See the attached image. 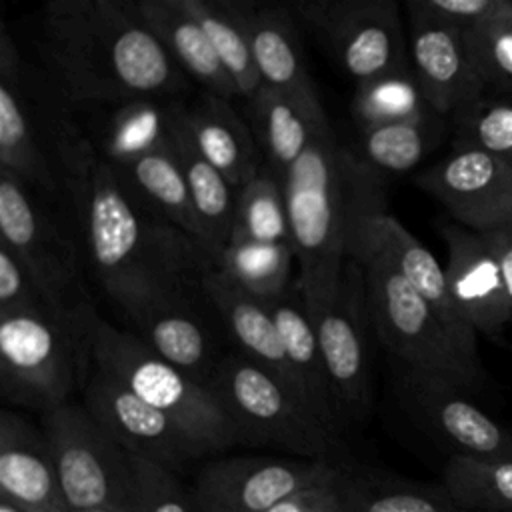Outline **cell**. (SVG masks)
I'll list each match as a JSON object with an SVG mask.
<instances>
[{
	"label": "cell",
	"instance_id": "6da1fadb",
	"mask_svg": "<svg viewBox=\"0 0 512 512\" xmlns=\"http://www.w3.org/2000/svg\"><path fill=\"white\" fill-rule=\"evenodd\" d=\"M54 154L84 260L128 322L156 304L204 294L208 254L122 186L66 106L54 126Z\"/></svg>",
	"mask_w": 512,
	"mask_h": 512
},
{
	"label": "cell",
	"instance_id": "7a4b0ae2",
	"mask_svg": "<svg viewBox=\"0 0 512 512\" xmlns=\"http://www.w3.org/2000/svg\"><path fill=\"white\" fill-rule=\"evenodd\" d=\"M36 68L68 110L138 98L186 96L136 0H56L34 14Z\"/></svg>",
	"mask_w": 512,
	"mask_h": 512
},
{
	"label": "cell",
	"instance_id": "3957f363",
	"mask_svg": "<svg viewBox=\"0 0 512 512\" xmlns=\"http://www.w3.org/2000/svg\"><path fill=\"white\" fill-rule=\"evenodd\" d=\"M282 186L296 278L316 316L336 290L360 220L386 210L384 180L338 138L326 118Z\"/></svg>",
	"mask_w": 512,
	"mask_h": 512
},
{
	"label": "cell",
	"instance_id": "277c9868",
	"mask_svg": "<svg viewBox=\"0 0 512 512\" xmlns=\"http://www.w3.org/2000/svg\"><path fill=\"white\" fill-rule=\"evenodd\" d=\"M368 216L360 220L348 256L362 268L370 326L394 366L466 394L480 390L486 382L484 370L462 358L426 300L388 260L368 228Z\"/></svg>",
	"mask_w": 512,
	"mask_h": 512
},
{
	"label": "cell",
	"instance_id": "5b68a950",
	"mask_svg": "<svg viewBox=\"0 0 512 512\" xmlns=\"http://www.w3.org/2000/svg\"><path fill=\"white\" fill-rule=\"evenodd\" d=\"M100 322L54 312H0V390L8 404L52 412L84 392Z\"/></svg>",
	"mask_w": 512,
	"mask_h": 512
},
{
	"label": "cell",
	"instance_id": "8992f818",
	"mask_svg": "<svg viewBox=\"0 0 512 512\" xmlns=\"http://www.w3.org/2000/svg\"><path fill=\"white\" fill-rule=\"evenodd\" d=\"M62 208L68 210L0 170V244L18 258L60 316L92 320L98 312L84 282L82 246Z\"/></svg>",
	"mask_w": 512,
	"mask_h": 512
},
{
	"label": "cell",
	"instance_id": "52a82bcc",
	"mask_svg": "<svg viewBox=\"0 0 512 512\" xmlns=\"http://www.w3.org/2000/svg\"><path fill=\"white\" fill-rule=\"evenodd\" d=\"M206 388L226 412L240 444L274 446L298 458L338 462L342 436L312 414L276 376L228 350Z\"/></svg>",
	"mask_w": 512,
	"mask_h": 512
},
{
	"label": "cell",
	"instance_id": "ba28073f",
	"mask_svg": "<svg viewBox=\"0 0 512 512\" xmlns=\"http://www.w3.org/2000/svg\"><path fill=\"white\" fill-rule=\"evenodd\" d=\"M92 352L94 368L164 412L208 454L240 444L234 424L212 392L160 358L132 330H120L100 318Z\"/></svg>",
	"mask_w": 512,
	"mask_h": 512
},
{
	"label": "cell",
	"instance_id": "9c48e42d",
	"mask_svg": "<svg viewBox=\"0 0 512 512\" xmlns=\"http://www.w3.org/2000/svg\"><path fill=\"white\" fill-rule=\"evenodd\" d=\"M62 102L24 60L8 26H0V170L22 178L66 206L54 154V126Z\"/></svg>",
	"mask_w": 512,
	"mask_h": 512
},
{
	"label": "cell",
	"instance_id": "30bf717a",
	"mask_svg": "<svg viewBox=\"0 0 512 512\" xmlns=\"http://www.w3.org/2000/svg\"><path fill=\"white\" fill-rule=\"evenodd\" d=\"M68 512H138L132 456L92 418L84 404L68 402L42 414Z\"/></svg>",
	"mask_w": 512,
	"mask_h": 512
},
{
	"label": "cell",
	"instance_id": "8fae6325",
	"mask_svg": "<svg viewBox=\"0 0 512 512\" xmlns=\"http://www.w3.org/2000/svg\"><path fill=\"white\" fill-rule=\"evenodd\" d=\"M290 10L314 30L356 84L410 66L394 0H320L290 4Z\"/></svg>",
	"mask_w": 512,
	"mask_h": 512
},
{
	"label": "cell",
	"instance_id": "7c38bea8",
	"mask_svg": "<svg viewBox=\"0 0 512 512\" xmlns=\"http://www.w3.org/2000/svg\"><path fill=\"white\" fill-rule=\"evenodd\" d=\"M312 320L340 422H362L372 404L366 342L370 314L364 274L354 258H346L332 298Z\"/></svg>",
	"mask_w": 512,
	"mask_h": 512
},
{
	"label": "cell",
	"instance_id": "4fadbf2b",
	"mask_svg": "<svg viewBox=\"0 0 512 512\" xmlns=\"http://www.w3.org/2000/svg\"><path fill=\"white\" fill-rule=\"evenodd\" d=\"M340 462L280 456H228L204 464L192 498L200 512H266L292 492L336 474Z\"/></svg>",
	"mask_w": 512,
	"mask_h": 512
},
{
	"label": "cell",
	"instance_id": "5bb4252c",
	"mask_svg": "<svg viewBox=\"0 0 512 512\" xmlns=\"http://www.w3.org/2000/svg\"><path fill=\"white\" fill-rule=\"evenodd\" d=\"M92 418L132 456L180 472L208 452L164 412L144 402L114 376L94 368L82 392Z\"/></svg>",
	"mask_w": 512,
	"mask_h": 512
},
{
	"label": "cell",
	"instance_id": "9a60e30c",
	"mask_svg": "<svg viewBox=\"0 0 512 512\" xmlns=\"http://www.w3.org/2000/svg\"><path fill=\"white\" fill-rule=\"evenodd\" d=\"M414 184L472 232L492 234L512 224V168L486 152L452 148L418 172Z\"/></svg>",
	"mask_w": 512,
	"mask_h": 512
},
{
	"label": "cell",
	"instance_id": "2e32d148",
	"mask_svg": "<svg viewBox=\"0 0 512 512\" xmlns=\"http://www.w3.org/2000/svg\"><path fill=\"white\" fill-rule=\"evenodd\" d=\"M394 386L408 414L452 456L512 458V430L478 408L466 392L394 366Z\"/></svg>",
	"mask_w": 512,
	"mask_h": 512
},
{
	"label": "cell",
	"instance_id": "e0dca14e",
	"mask_svg": "<svg viewBox=\"0 0 512 512\" xmlns=\"http://www.w3.org/2000/svg\"><path fill=\"white\" fill-rule=\"evenodd\" d=\"M446 242V280L456 306L466 322L498 344H504V328L512 322V304L500 260L486 234L472 232L454 220L436 224Z\"/></svg>",
	"mask_w": 512,
	"mask_h": 512
},
{
	"label": "cell",
	"instance_id": "ac0fdd59",
	"mask_svg": "<svg viewBox=\"0 0 512 512\" xmlns=\"http://www.w3.org/2000/svg\"><path fill=\"white\" fill-rule=\"evenodd\" d=\"M408 52L422 94L438 116H454L486 94V84L468 50L464 30L410 6Z\"/></svg>",
	"mask_w": 512,
	"mask_h": 512
},
{
	"label": "cell",
	"instance_id": "d6986e66",
	"mask_svg": "<svg viewBox=\"0 0 512 512\" xmlns=\"http://www.w3.org/2000/svg\"><path fill=\"white\" fill-rule=\"evenodd\" d=\"M186 102V96H160L70 112L96 152L114 166L172 150L174 130Z\"/></svg>",
	"mask_w": 512,
	"mask_h": 512
},
{
	"label": "cell",
	"instance_id": "ffe728a7",
	"mask_svg": "<svg viewBox=\"0 0 512 512\" xmlns=\"http://www.w3.org/2000/svg\"><path fill=\"white\" fill-rule=\"evenodd\" d=\"M202 290L236 350L276 376L314 414L266 302L236 286L214 266L204 272Z\"/></svg>",
	"mask_w": 512,
	"mask_h": 512
},
{
	"label": "cell",
	"instance_id": "44dd1931",
	"mask_svg": "<svg viewBox=\"0 0 512 512\" xmlns=\"http://www.w3.org/2000/svg\"><path fill=\"white\" fill-rule=\"evenodd\" d=\"M368 228L382 246L388 260L408 280V284L426 300L438 316L448 338L466 362L482 370L476 346V330L466 322L456 306L444 268L434 254L392 214L386 210L368 216Z\"/></svg>",
	"mask_w": 512,
	"mask_h": 512
},
{
	"label": "cell",
	"instance_id": "7402d4cb",
	"mask_svg": "<svg viewBox=\"0 0 512 512\" xmlns=\"http://www.w3.org/2000/svg\"><path fill=\"white\" fill-rule=\"evenodd\" d=\"M206 294L156 304L130 320L132 332L160 358L206 386L228 352L208 312Z\"/></svg>",
	"mask_w": 512,
	"mask_h": 512
},
{
	"label": "cell",
	"instance_id": "603a6c76",
	"mask_svg": "<svg viewBox=\"0 0 512 512\" xmlns=\"http://www.w3.org/2000/svg\"><path fill=\"white\" fill-rule=\"evenodd\" d=\"M0 496L32 512H68L44 430L14 410L0 414Z\"/></svg>",
	"mask_w": 512,
	"mask_h": 512
},
{
	"label": "cell",
	"instance_id": "cb8c5ba5",
	"mask_svg": "<svg viewBox=\"0 0 512 512\" xmlns=\"http://www.w3.org/2000/svg\"><path fill=\"white\" fill-rule=\"evenodd\" d=\"M248 112L262 160L280 182L326 120L316 90L288 92L262 86L248 98Z\"/></svg>",
	"mask_w": 512,
	"mask_h": 512
},
{
	"label": "cell",
	"instance_id": "d4e9b609",
	"mask_svg": "<svg viewBox=\"0 0 512 512\" xmlns=\"http://www.w3.org/2000/svg\"><path fill=\"white\" fill-rule=\"evenodd\" d=\"M186 130L198 152L238 190L262 168V152L248 120L230 100L202 90L188 98L184 110Z\"/></svg>",
	"mask_w": 512,
	"mask_h": 512
},
{
	"label": "cell",
	"instance_id": "484cf974",
	"mask_svg": "<svg viewBox=\"0 0 512 512\" xmlns=\"http://www.w3.org/2000/svg\"><path fill=\"white\" fill-rule=\"evenodd\" d=\"M276 328L280 332L288 360L306 392V398L314 414L336 434L342 436V422L330 392L326 366L320 350V340L316 334V324L308 310L306 298L302 294L298 278L276 298L264 300Z\"/></svg>",
	"mask_w": 512,
	"mask_h": 512
},
{
	"label": "cell",
	"instance_id": "4316f807",
	"mask_svg": "<svg viewBox=\"0 0 512 512\" xmlns=\"http://www.w3.org/2000/svg\"><path fill=\"white\" fill-rule=\"evenodd\" d=\"M242 12L262 86L288 92L316 90L290 6L242 0Z\"/></svg>",
	"mask_w": 512,
	"mask_h": 512
},
{
	"label": "cell",
	"instance_id": "83f0119b",
	"mask_svg": "<svg viewBox=\"0 0 512 512\" xmlns=\"http://www.w3.org/2000/svg\"><path fill=\"white\" fill-rule=\"evenodd\" d=\"M142 18L166 48L178 68L202 90L232 100L238 90L216 56L202 26L186 12L180 0H136Z\"/></svg>",
	"mask_w": 512,
	"mask_h": 512
},
{
	"label": "cell",
	"instance_id": "f1b7e54d",
	"mask_svg": "<svg viewBox=\"0 0 512 512\" xmlns=\"http://www.w3.org/2000/svg\"><path fill=\"white\" fill-rule=\"evenodd\" d=\"M112 170L122 186L146 210L188 234L206 252L204 234L174 150L154 152L124 164H114Z\"/></svg>",
	"mask_w": 512,
	"mask_h": 512
},
{
	"label": "cell",
	"instance_id": "f546056e",
	"mask_svg": "<svg viewBox=\"0 0 512 512\" xmlns=\"http://www.w3.org/2000/svg\"><path fill=\"white\" fill-rule=\"evenodd\" d=\"M188 104V102H186ZM186 110V108H184ZM172 150L178 158L182 174L188 184L190 200L200 222L206 254L210 262L216 254L230 242L232 222H234V206H236V190L234 186L198 152L192 142L186 124L184 112L176 124Z\"/></svg>",
	"mask_w": 512,
	"mask_h": 512
},
{
	"label": "cell",
	"instance_id": "4dcf8cb0",
	"mask_svg": "<svg viewBox=\"0 0 512 512\" xmlns=\"http://www.w3.org/2000/svg\"><path fill=\"white\" fill-rule=\"evenodd\" d=\"M342 512H472L440 486H428L340 464Z\"/></svg>",
	"mask_w": 512,
	"mask_h": 512
},
{
	"label": "cell",
	"instance_id": "1f68e13d",
	"mask_svg": "<svg viewBox=\"0 0 512 512\" xmlns=\"http://www.w3.org/2000/svg\"><path fill=\"white\" fill-rule=\"evenodd\" d=\"M186 12L202 26L216 56L230 74L238 96L252 98L262 80L252 58L242 0H180Z\"/></svg>",
	"mask_w": 512,
	"mask_h": 512
},
{
	"label": "cell",
	"instance_id": "d6a6232c",
	"mask_svg": "<svg viewBox=\"0 0 512 512\" xmlns=\"http://www.w3.org/2000/svg\"><path fill=\"white\" fill-rule=\"evenodd\" d=\"M438 118L442 116L432 112L414 120L360 128L356 154L380 176L408 172L436 146L442 132Z\"/></svg>",
	"mask_w": 512,
	"mask_h": 512
},
{
	"label": "cell",
	"instance_id": "836d02e7",
	"mask_svg": "<svg viewBox=\"0 0 512 512\" xmlns=\"http://www.w3.org/2000/svg\"><path fill=\"white\" fill-rule=\"evenodd\" d=\"M296 254L292 244L228 242L212 260L228 280L260 300L280 296L292 284V264Z\"/></svg>",
	"mask_w": 512,
	"mask_h": 512
},
{
	"label": "cell",
	"instance_id": "e575fe53",
	"mask_svg": "<svg viewBox=\"0 0 512 512\" xmlns=\"http://www.w3.org/2000/svg\"><path fill=\"white\" fill-rule=\"evenodd\" d=\"M290 244V224L282 182L262 164L258 174L236 190L230 242Z\"/></svg>",
	"mask_w": 512,
	"mask_h": 512
},
{
	"label": "cell",
	"instance_id": "d590c367",
	"mask_svg": "<svg viewBox=\"0 0 512 512\" xmlns=\"http://www.w3.org/2000/svg\"><path fill=\"white\" fill-rule=\"evenodd\" d=\"M442 486L466 510L512 512V458L454 454L444 466Z\"/></svg>",
	"mask_w": 512,
	"mask_h": 512
},
{
	"label": "cell",
	"instance_id": "8d00e7d4",
	"mask_svg": "<svg viewBox=\"0 0 512 512\" xmlns=\"http://www.w3.org/2000/svg\"><path fill=\"white\" fill-rule=\"evenodd\" d=\"M428 114H432V108L422 94L412 66L356 84L352 116L358 130L414 120Z\"/></svg>",
	"mask_w": 512,
	"mask_h": 512
},
{
	"label": "cell",
	"instance_id": "74e56055",
	"mask_svg": "<svg viewBox=\"0 0 512 512\" xmlns=\"http://www.w3.org/2000/svg\"><path fill=\"white\" fill-rule=\"evenodd\" d=\"M452 148L486 152L512 168V98L482 94L452 116Z\"/></svg>",
	"mask_w": 512,
	"mask_h": 512
},
{
	"label": "cell",
	"instance_id": "f35d334b",
	"mask_svg": "<svg viewBox=\"0 0 512 512\" xmlns=\"http://www.w3.org/2000/svg\"><path fill=\"white\" fill-rule=\"evenodd\" d=\"M464 36L486 88L512 90V4L496 18L464 30Z\"/></svg>",
	"mask_w": 512,
	"mask_h": 512
},
{
	"label": "cell",
	"instance_id": "ab89813d",
	"mask_svg": "<svg viewBox=\"0 0 512 512\" xmlns=\"http://www.w3.org/2000/svg\"><path fill=\"white\" fill-rule=\"evenodd\" d=\"M132 464L138 512H200L176 472L140 456H132Z\"/></svg>",
	"mask_w": 512,
	"mask_h": 512
},
{
	"label": "cell",
	"instance_id": "60d3db41",
	"mask_svg": "<svg viewBox=\"0 0 512 512\" xmlns=\"http://www.w3.org/2000/svg\"><path fill=\"white\" fill-rule=\"evenodd\" d=\"M0 312H54L34 278L18 258L0 244Z\"/></svg>",
	"mask_w": 512,
	"mask_h": 512
},
{
	"label": "cell",
	"instance_id": "b9f144b4",
	"mask_svg": "<svg viewBox=\"0 0 512 512\" xmlns=\"http://www.w3.org/2000/svg\"><path fill=\"white\" fill-rule=\"evenodd\" d=\"M510 4L512 0H408L406 6L460 30H470L496 18Z\"/></svg>",
	"mask_w": 512,
	"mask_h": 512
},
{
	"label": "cell",
	"instance_id": "7bdbcfd3",
	"mask_svg": "<svg viewBox=\"0 0 512 512\" xmlns=\"http://www.w3.org/2000/svg\"><path fill=\"white\" fill-rule=\"evenodd\" d=\"M338 474L340 466L334 476L292 492L266 512H342Z\"/></svg>",
	"mask_w": 512,
	"mask_h": 512
},
{
	"label": "cell",
	"instance_id": "ee69618b",
	"mask_svg": "<svg viewBox=\"0 0 512 512\" xmlns=\"http://www.w3.org/2000/svg\"><path fill=\"white\" fill-rule=\"evenodd\" d=\"M498 260L502 266V274L506 280V288H508V298L512 304V224H508L502 230H496L492 234H486Z\"/></svg>",
	"mask_w": 512,
	"mask_h": 512
},
{
	"label": "cell",
	"instance_id": "f6af8a7d",
	"mask_svg": "<svg viewBox=\"0 0 512 512\" xmlns=\"http://www.w3.org/2000/svg\"><path fill=\"white\" fill-rule=\"evenodd\" d=\"M0 512H32V510H28V508H24V506H20V504L0 496Z\"/></svg>",
	"mask_w": 512,
	"mask_h": 512
},
{
	"label": "cell",
	"instance_id": "bcb514c9",
	"mask_svg": "<svg viewBox=\"0 0 512 512\" xmlns=\"http://www.w3.org/2000/svg\"><path fill=\"white\" fill-rule=\"evenodd\" d=\"M88 512H112V510H88Z\"/></svg>",
	"mask_w": 512,
	"mask_h": 512
}]
</instances>
